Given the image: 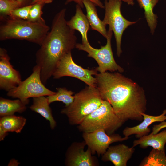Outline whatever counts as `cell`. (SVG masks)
Instances as JSON below:
<instances>
[{"label":"cell","instance_id":"6da1fadb","mask_svg":"<svg viewBox=\"0 0 166 166\" xmlns=\"http://www.w3.org/2000/svg\"><path fill=\"white\" fill-rule=\"evenodd\" d=\"M96 87L104 100L109 102L118 117L125 122L128 120L141 121V113L146 110L144 91L138 85L118 73H97Z\"/></svg>","mask_w":166,"mask_h":166},{"label":"cell","instance_id":"7a4b0ae2","mask_svg":"<svg viewBox=\"0 0 166 166\" xmlns=\"http://www.w3.org/2000/svg\"><path fill=\"white\" fill-rule=\"evenodd\" d=\"M66 9L56 14L40 48L36 53V65L41 68V77L45 85L53 74L61 59L75 48L77 38L75 30L67 24Z\"/></svg>","mask_w":166,"mask_h":166},{"label":"cell","instance_id":"3957f363","mask_svg":"<svg viewBox=\"0 0 166 166\" xmlns=\"http://www.w3.org/2000/svg\"><path fill=\"white\" fill-rule=\"evenodd\" d=\"M0 40H25L40 46L50 30L43 19L32 22L9 17H0Z\"/></svg>","mask_w":166,"mask_h":166},{"label":"cell","instance_id":"277c9868","mask_svg":"<svg viewBox=\"0 0 166 166\" xmlns=\"http://www.w3.org/2000/svg\"><path fill=\"white\" fill-rule=\"evenodd\" d=\"M73 102L62 109L61 113L67 117L72 125H78L102 103L99 91L96 87L88 86L74 95Z\"/></svg>","mask_w":166,"mask_h":166},{"label":"cell","instance_id":"5b68a950","mask_svg":"<svg viewBox=\"0 0 166 166\" xmlns=\"http://www.w3.org/2000/svg\"><path fill=\"white\" fill-rule=\"evenodd\" d=\"M124 122L114 113L110 104L104 100L101 106L88 115L78 126L83 132L103 129L109 135L113 134Z\"/></svg>","mask_w":166,"mask_h":166},{"label":"cell","instance_id":"8992f818","mask_svg":"<svg viewBox=\"0 0 166 166\" xmlns=\"http://www.w3.org/2000/svg\"><path fill=\"white\" fill-rule=\"evenodd\" d=\"M56 93L45 86L41 79V68L36 65L33 68L31 75L25 80L22 81L17 87L7 92V95L19 99L28 104L30 98L48 96Z\"/></svg>","mask_w":166,"mask_h":166},{"label":"cell","instance_id":"52a82bcc","mask_svg":"<svg viewBox=\"0 0 166 166\" xmlns=\"http://www.w3.org/2000/svg\"><path fill=\"white\" fill-rule=\"evenodd\" d=\"M122 1L119 0H105V16L103 22L114 34L117 46V55L120 56L122 51L121 48L122 37L124 32L130 26L136 21H130L122 15L121 10Z\"/></svg>","mask_w":166,"mask_h":166},{"label":"cell","instance_id":"ba28073f","mask_svg":"<svg viewBox=\"0 0 166 166\" xmlns=\"http://www.w3.org/2000/svg\"><path fill=\"white\" fill-rule=\"evenodd\" d=\"M113 31L109 29L107 31V43L105 45L101 46L99 49H95L91 46L89 43L86 44L77 43L75 48L79 50L86 52L88 56L93 58L98 66L95 69L100 73L109 71L123 72V69L118 65L114 59L112 52L111 39Z\"/></svg>","mask_w":166,"mask_h":166},{"label":"cell","instance_id":"9c48e42d","mask_svg":"<svg viewBox=\"0 0 166 166\" xmlns=\"http://www.w3.org/2000/svg\"><path fill=\"white\" fill-rule=\"evenodd\" d=\"M95 69H84L73 61L70 52L65 55L60 60L53 74L54 79H58L64 76L78 79L88 86L96 87V79L93 77L97 74Z\"/></svg>","mask_w":166,"mask_h":166},{"label":"cell","instance_id":"30bf717a","mask_svg":"<svg viewBox=\"0 0 166 166\" xmlns=\"http://www.w3.org/2000/svg\"><path fill=\"white\" fill-rule=\"evenodd\" d=\"M82 137L92 154L96 153L98 156L104 154L111 144L124 141L128 138V137H122L118 134L109 135L103 129L83 132Z\"/></svg>","mask_w":166,"mask_h":166},{"label":"cell","instance_id":"8fae6325","mask_svg":"<svg viewBox=\"0 0 166 166\" xmlns=\"http://www.w3.org/2000/svg\"><path fill=\"white\" fill-rule=\"evenodd\" d=\"M10 58L4 48H0V89L7 92L17 87L22 81L18 71L10 62Z\"/></svg>","mask_w":166,"mask_h":166},{"label":"cell","instance_id":"7c38bea8","mask_svg":"<svg viewBox=\"0 0 166 166\" xmlns=\"http://www.w3.org/2000/svg\"><path fill=\"white\" fill-rule=\"evenodd\" d=\"M86 145L84 141L74 142L68 148L66 154L65 164L68 166H95L98 165L96 158L92 156L88 148L85 151Z\"/></svg>","mask_w":166,"mask_h":166},{"label":"cell","instance_id":"4fadbf2b","mask_svg":"<svg viewBox=\"0 0 166 166\" xmlns=\"http://www.w3.org/2000/svg\"><path fill=\"white\" fill-rule=\"evenodd\" d=\"M134 151V147H129L124 144L109 146L102 155L101 160L110 161L115 166H126Z\"/></svg>","mask_w":166,"mask_h":166},{"label":"cell","instance_id":"5bb4252c","mask_svg":"<svg viewBox=\"0 0 166 166\" xmlns=\"http://www.w3.org/2000/svg\"><path fill=\"white\" fill-rule=\"evenodd\" d=\"M166 109L163 111L161 114L157 116L148 115L145 113H141L143 116V121L136 126L126 127L123 131V134L125 137L135 134L136 136L138 138L147 135L151 130L148 126L154 122H161L166 120Z\"/></svg>","mask_w":166,"mask_h":166},{"label":"cell","instance_id":"9a60e30c","mask_svg":"<svg viewBox=\"0 0 166 166\" xmlns=\"http://www.w3.org/2000/svg\"><path fill=\"white\" fill-rule=\"evenodd\" d=\"M81 7L77 4L76 6L75 15L71 19L67 21V24L71 29L78 31L81 34L82 43H89L87 37V33L90 28V25Z\"/></svg>","mask_w":166,"mask_h":166},{"label":"cell","instance_id":"2e32d148","mask_svg":"<svg viewBox=\"0 0 166 166\" xmlns=\"http://www.w3.org/2000/svg\"><path fill=\"white\" fill-rule=\"evenodd\" d=\"M166 143V130L155 134L151 133L135 140L133 142L132 147L140 145V148H145L151 146L154 148L165 150Z\"/></svg>","mask_w":166,"mask_h":166},{"label":"cell","instance_id":"e0dca14e","mask_svg":"<svg viewBox=\"0 0 166 166\" xmlns=\"http://www.w3.org/2000/svg\"><path fill=\"white\" fill-rule=\"evenodd\" d=\"M83 3L86 10V16L91 29L97 31L106 38L107 31L106 25L99 18L96 7V6L89 0H83Z\"/></svg>","mask_w":166,"mask_h":166},{"label":"cell","instance_id":"ac0fdd59","mask_svg":"<svg viewBox=\"0 0 166 166\" xmlns=\"http://www.w3.org/2000/svg\"><path fill=\"white\" fill-rule=\"evenodd\" d=\"M49 105L47 97L42 96L33 98L32 104L30 108L48 121L51 129L53 130L56 127L57 123L53 117Z\"/></svg>","mask_w":166,"mask_h":166},{"label":"cell","instance_id":"d6986e66","mask_svg":"<svg viewBox=\"0 0 166 166\" xmlns=\"http://www.w3.org/2000/svg\"><path fill=\"white\" fill-rule=\"evenodd\" d=\"M27 105L18 99L11 100L1 97L0 116L14 115L16 112L22 113L26 110Z\"/></svg>","mask_w":166,"mask_h":166},{"label":"cell","instance_id":"ffe728a7","mask_svg":"<svg viewBox=\"0 0 166 166\" xmlns=\"http://www.w3.org/2000/svg\"><path fill=\"white\" fill-rule=\"evenodd\" d=\"M25 117L14 115L1 117L0 119V126L5 131L8 132L20 133L26 123Z\"/></svg>","mask_w":166,"mask_h":166},{"label":"cell","instance_id":"44dd1931","mask_svg":"<svg viewBox=\"0 0 166 166\" xmlns=\"http://www.w3.org/2000/svg\"><path fill=\"white\" fill-rule=\"evenodd\" d=\"M140 7L144 9L145 18L149 26L151 33L153 34L157 25L158 18L154 13V7L159 0H136Z\"/></svg>","mask_w":166,"mask_h":166},{"label":"cell","instance_id":"7402d4cb","mask_svg":"<svg viewBox=\"0 0 166 166\" xmlns=\"http://www.w3.org/2000/svg\"><path fill=\"white\" fill-rule=\"evenodd\" d=\"M139 165L166 166V156L165 150L153 148L148 156L143 159Z\"/></svg>","mask_w":166,"mask_h":166},{"label":"cell","instance_id":"603a6c76","mask_svg":"<svg viewBox=\"0 0 166 166\" xmlns=\"http://www.w3.org/2000/svg\"><path fill=\"white\" fill-rule=\"evenodd\" d=\"M56 89L55 94L47 97L49 105L53 102L59 101L65 104V107H67L73 102L75 98L74 96H73L74 92L65 88H57Z\"/></svg>","mask_w":166,"mask_h":166},{"label":"cell","instance_id":"cb8c5ba5","mask_svg":"<svg viewBox=\"0 0 166 166\" xmlns=\"http://www.w3.org/2000/svg\"><path fill=\"white\" fill-rule=\"evenodd\" d=\"M21 7L16 0H0V17H10L14 10Z\"/></svg>","mask_w":166,"mask_h":166},{"label":"cell","instance_id":"d4e9b609","mask_svg":"<svg viewBox=\"0 0 166 166\" xmlns=\"http://www.w3.org/2000/svg\"><path fill=\"white\" fill-rule=\"evenodd\" d=\"M33 5H29L17 8L11 13L10 17L24 20H28L30 10Z\"/></svg>","mask_w":166,"mask_h":166},{"label":"cell","instance_id":"484cf974","mask_svg":"<svg viewBox=\"0 0 166 166\" xmlns=\"http://www.w3.org/2000/svg\"><path fill=\"white\" fill-rule=\"evenodd\" d=\"M44 5L36 4L33 5L30 12L28 20L36 22L42 19V9Z\"/></svg>","mask_w":166,"mask_h":166},{"label":"cell","instance_id":"4316f807","mask_svg":"<svg viewBox=\"0 0 166 166\" xmlns=\"http://www.w3.org/2000/svg\"><path fill=\"white\" fill-rule=\"evenodd\" d=\"M94 3L96 6L99 7L104 9L105 6L100 0H89ZM72 2H74L77 4L79 5L82 8H84V5L83 3V0H66L65 4V5L69 4Z\"/></svg>","mask_w":166,"mask_h":166},{"label":"cell","instance_id":"83f0119b","mask_svg":"<svg viewBox=\"0 0 166 166\" xmlns=\"http://www.w3.org/2000/svg\"><path fill=\"white\" fill-rule=\"evenodd\" d=\"M165 128H166V122L164 121H162L160 123L153 126L151 133L156 134L161 130Z\"/></svg>","mask_w":166,"mask_h":166},{"label":"cell","instance_id":"f1b7e54d","mask_svg":"<svg viewBox=\"0 0 166 166\" xmlns=\"http://www.w3.org/2000/svg\"><path fill=\"white\" fill-rule=\"evenodd\" d=\"M53 0H32L30 5L39 4L44 5L45 4L51 3Z\"/></svg>","mask_w":166,"mask_h":166},{"label":"cell","instance_id":"f546056e","mask_svg":"<svg viewBox=\"0 0 166 166\" xmlns=\"http://www.w3.org/2000/svg\"><path fill=\"white\" fill-rule=\"evenodd\" d=\"M8 132L5 131L0 126V141L4 140L6 137L8 135Z\"/></svg>","mask_w":166,"mask_h":166},{"label":"cell","instance_id":"4dcf8cb0","mask_svg":"<svg viewBox=\"0 0 166 166\" xmlns=\"http://www.w3.org/2000/svg\"><path fill=\"white\" fill-rule=\"evenodd\" d=\"M20 4L21 7L30 5L32 0H16Z\"/></svg>","mask_w":166,"mask_h":166},{"label":"cell","instance_id":"1f68e13d","mask_svg":"<svg viewBox=\"0 0 166 166\" xmlns=\"http://www.w3.org/2000/svg\"><path fill=\"white\" fill-rule=\"evenodd\" d=\"M121 1H123L126 2L129 5L133 6L134 4V2L133 0H119Z\"/></svg>","mask_w":166,"mask_h":166},{"label":"cell","instance_id":"d6a6232c","mask_svg":"<svg viewBox=\"0 0 166 166\" xmlns=\"http://www.w3.org/2000/svg\"></svg>","mask_w":166,"mask_h":166}]
</instances>
